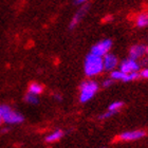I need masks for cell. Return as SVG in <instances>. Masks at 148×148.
<instances>
[{"label":"cell","instance_id":"7","mask_svg":"<svg viewBox=\"0 0 148 148\" xmlns=\"http://www.w3.org/2000/svg\"><path fill=\"white\" fill-rule=\"evenodd\" d=\"M103 64H104V69L105 70H113L117 65L116 56H114L113 54L107 53L106 55L103 56Z\"/></svg>","mask_w":148,"mask_h":148},{"label":"cell","instance_id":"8","mask_svg":"<svg viewBox=\"0 0 148 148\" xmlns=\"http://www.w3.org/2000/svg\"><path fill=\"white\" fill-rule=\"evenodd\" d=\"M146 53V48L143 46H133L130 49V57L133 59H138L142 57Z\"/></svg>","mask_w":148,"mask_h":148},{"label":"cell","instance_id":"15","mask_svg":"<svg viewBox=\"0 0 148 148\" xmlns=\"http://www.w3.org/2000/svg\"><path fill=\"white\" fill-rule=\"evenodd\" d=\"M122 107H123V103H122V102H114V103H112L110 106H109L108 110L113 111V112H115V113H116L117 111L120 110Z\"/></svg>","mask_w":148,"mask_h":148},{"label":"cell","instance_id":"12","mask_svg":"<svg viewBox=\"0 0 148 148\" xmlns=\"http://www.w3.org/2000/svg\"><path fill=\"white\" fill-rule=\"evenodd\" d=\"M42 86L41 85H39V84L37 83H33L30 85V87H29V92L30 93H33V94H35V95H38V94H40V93L42 92Z\"/></svg>","mask_w":148,"mask_h":148},{"label":"cell","instance_id":"14","mask_svg":"<svg viewBox=\"0 0 148 148\" xmlns=\"http://www.w3.org/2000/svg\"><path fill=\"white\" fill-rule=\"evenodd\" d=\"M25 101H27L28 103H30V104H33V105H35V104L38 103L37 95H35V94L30 93V92H29L28 94H27V96H25Z\"/></svg>","mask_w":148,"mask_h":148},{"label":"cell","instance_id":"18","mask_svg":"<svg viewBox=\"0 0 148 148\" xmlns=\"http://www.w3.org/2000/svg\"><path fill=\"white\" fill-rule=\"evenodd\" d=\"M142 77H144V78H148V69H145V70H143L142 72H141V74H140Z\"/></svg>","mask_w":148,"mask_h":148},{"label":"cell","instance_id":"20","mask_svg":"<svg viewBox=\"0 0 148 148\" xmlns=\"http://www.w3.org/2000/svg\"><path fill=\"white\" fill-rule=\"evenodd\" d=\"M55 99H58V101H60V99H62V97H60V96H59L58 94H55Z\"/></svg>","mask_w":148,"mask_h":148},{"label":"cell","instance_id":"13","mask_svg":"<svg viewBox=\"0 0 148 148\" xmlns=\"http://www.w3.org/2000/svg\"><path fill=\"white\" fill-rule=\"evenodd\" d=\"M125 75H126V73L121 71V70H114V71L111 72V78L115 80H123L124 82Z\"/></svg>","mask_w":148,"mask_h":148},{"label":"cell","instance_id":"9","mask_svg":"<svg viewBox=\"0 0 148 148\" xmlns=\"http://www.w3.org/2000/svg\"><path fill=\"white\" fill-rule=\"evenodd\" d=\"M87 10H88V6H84V8H82V9L74 15L73 19H72L71 22H70V29H71V30L78 25V22L80 21V19L83 18V16L85 15V13L87 12Z\"/></svg>","mask_w":148,"mask_h":148},{"label":"cell","instance_id":"2","mask_svg":"<svg viewBox=\"0 0 148 148\" xmlns=\"http://www.w3.org/2000/svg\"><path fill=\"white\" fill-rule=\"evenodd\" d=\"M99 90V85L93 80H86L80 85L79 101L82 103H86L95 95Z\"/></svg>","mask_w":148,"mask_h":148},{"label":"cell","instance_id":"10","mask_svg":"<svg viewBox=\"0 0 148 148\" xmlns=\"http://www.w3.org/2000/svg\"><path fill=\"white\" fill-rule=\"evenodd\" d=\"M64 136V132H62V130H56L54 132H52L51 134L46 138V141L48 143H54V142H57L58 140H60Z\"/></svg>","mask_w":148,"mask_h":148},{"label":"cell","instance_id":"21","mask_svg":"<svg viewBox=\"0 0 148 148\" xmlns=\"http://www.w3.org/2000/svg\"><path fill=\"white\" fill-rule=\"evenodd\" d=\"M146 53L148 54V48H146Z\"/></svg>","mask_w":148,"mask_h":148},{"label":"cell","instance_id":"4","mask_svg":"<svg viewBox=\"0 0 148 148\" xmlns=\"http://www.w3.org/2000/svg\"><path fill=\"white\" fill-rule=\"evenodd\" d=\"M111 47H112V41L110 39H105L99 41V43H96L95 46H93L91 48V52L92 54H95L97 56H104L110 51Z\"/></svg>","mask_w":148,"mask_h":148},{"label":"cell","instance_id":"5","mask_svg":"<svg viewBox=\"0 0 148 148\" xmlns=\"http://www.w3.org/2000/svg\"><path fill=\"white\" fill-rule=\"evenodd\" d=\"M120 70L125 72V73L136 72L138 70H140V65L138 64L136 59H133L130 57L129 59H127V60L122 62V65L120 66Z\"/></svg>","mask_w":148,"mask_h":148},{"label":"cell","instance_id":"6","mask_svg":"<svg viewBox=\"0 0 148 148\" xmlns=\"http://www.w3.org/2000/svg\"><path fill=\"white\" fill-rule=\"evenodd\" d=\"M145 136V132L142 130H134V131H126L120 136V140L122 141H136V140L142 139Z\"/></svg>","mask_w":148,"mask_h":148},{"label":"cell","instance_id":"11","mask_svg":"<svg viewBox=\"0 0 148 148\" xmlns=\"http://www.w3.org/2000/svg\"><path fill=\"white\" fill-rule=\"evenodd\" d=\"M136 25L140 28H144L148 25V14H141L136 18Z\"/></svg>","mask_w":148,"mask_h":148},{"label":"cell","instance_id":"22","mask_svg":"<svg viewBox=\"0 0 148 148\" xmlns=\"http://www.w3.org/2000/svg\"><path fill=\"white\" fill-rule=\"evenodd\" d=\"M0 123H1V121H0Z\"/></svg>","mask_w":148,"mask_h":148},{"label":"cell","instance_id":"3","mask_svg":"<svg viewBox=\"0 0 148 148\" xmlns=\"http://www.w3.org/2000/svg\"><path fill=\"white\" fill-rule=\"evenodd\" d=\"M0 121L8 124H19L23 122V116L21 114L13 111L9 106H0Z\"/></svg>","mask_w":148,"mask_h":148},{"label":"cell","instance_id":"1","mask_svg":"<svg viewBox=\"0 0 148 148\" xmlns=\"http://www.w3.org/2000/svg\"><path fill=\"white\" fill-rule=\"evenodd\" d=\"M84 70L87 76L92 77L104 70V64H103V57L97 56L95 54L90 53L85 59V65H84Z\"/></svg>","mask_w":148,"mask_h":148},{"label":"cell","instance_id":"19","mask_svg":"<svg viewBox=\"0 0 148 148\" xmlns=\"http://www.w3.org/2000/svg\"><path fill=\"white\" fill-rule=\"evenodd\" d=\"M86 1L87 0H75V3H76V4H84Z\"/></svg>","mask_w":148,"mask_h":148},{"label":"cell","instance_id":"17","mask_svg":"<svg viewBox=\"0 0 148 148\" xmlns=\"http://www.w3.org/2000/svg\"><path fill=\"white\" fill-rule=\"evenodd\" d=\"M112 80H113V79H112V78H110V79L105 80V82L103 83V86H104V87H109V86H111V85H112V83H113Z\"/></svg>","mask_w":148,"mask_h":148},{"label":"cell","instance_id":"16","mask_svg":"<svg viewBox=\"0 0 148 148\" xmlns=\"http://www.w3.org/2000/svg\"><path fill=\"white\" fill-rule=\"evenodd\" d=\"M113 114H115V112H113V111H111V110H108L107 112H105L104 114H102V115L99 116V119H101V120H105V119H108V117L112 116Z\"/></svg>","mask_w":148,"mask_h":148}]
</instances>
